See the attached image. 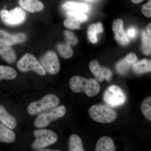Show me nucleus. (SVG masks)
<instances>
[{
    "label": "nucleus",
    "mask_w": 151,
    "mask_h": 151,
    "mask_svg": "<svg viewBox=\"0 0 151 151\" xmlns=\"http://www.w3.org/2000/svg\"><path fill=\"white\" fill-rule=\"evenodd\" d=\"M70 89L75 93L84 92L87 96L93 97L100 92V86L93 78H86L78 76L71 77L69 81Z\"/></svg>",
    "instance_id": "obj_1"
},
{
    "label": "nucleus",
    "mask_w": 151,
    "mask_h": 151,
    "mask_svg": "<svg viewBox=\"0 0 151 151\" xmlns=\"http://www.w3.org/2000/svg\"><path fill=\"white\" fill-rule=\"evenodd\" d=\"M60 100L53 94L45 95L40 100L30 103L28 106V113L32 116L37 115L57 107Z\"/></svg>",
    "instance_id": "obj_2"
},
{
    "label": "nucleus",
    "mask_w": 151,
    "mask_h": 151,
    "mask_svg": "<svg viewBox=\"0 0 151 151\" xmlns=\"http://www.w3.org/2000/svg\"><path fill=\"white\" fill-rule=\"evenodd\" d=\"M89 114L95 122L102 124H109L116 121L117 114L116 111L102 105H92L89 109Z\"/></svg>",
    "instance_id": "obj_3"
},
{
    "label": "nucleus",
    "mask_w": 151,
    "mask_h": 151,
    "mask_svg": "<svg viewBox=\"0 0 151 151\" xmlns=\"http://www.w3.org/2000/svg\"><path fill=\"white\" fill-rule=\"evenodd\" d=\"M66 112L64 105L57 106L48 111L40 113L35 119L34 125L37 129L45 128L53 121L62 118L65 116Z\"/></svg>",
    "instance_id": "obj_4"
},
{
    "label": "nucleus",
    "mask_w": 151,
    "mask_h": 151,
    "mask_svg": "<svg viewBox=\"0 0 151 151\" xmlns=\"http://www.w3.org/2000/svg\"><path fill=\"white\" fill-rule=\"evenodd\" d=\"M35 140L33 142L32 147L35 150H41L54 144L58 139L55 132L50 130L38 129L34 132Z\"/></svg>",
    "instance_id": "obj_5"
},
{
    "label": "nucleus",
    "mask_w": 151,
    "mask_h": 151,
    "mask_svg": "<svg viewBox=\"0 0 151 151\" xmlns=\"http://www.w3.org/2000/svg\"><path fill=\"white\" fill-rule=\"evenodd\" d=\"M17 67L23 72L33 71L40 76H45L46 73L35 57L29 53L24 55L19 60Z\"/></svg>",
    "instance_id": "obj_6"
},
{
    "label": "nucleus",
    "mask_w": 151,
    "mask_h": 151,
    "mask_svg": "<svg viewBox=\"0 0 151 151\" xmlns=\"http://www.w3.org/2000/svg\"><path fill=\"white\" fill-rule=\"evenodd\" d=\"M0 16L6 24L15 26L21 24L24 21L26 14L22 9L18 7L9 11L3 10L1 11Z\"/></svg>",
    "instance_id": "obj_7"
},
{
    "label": "nucleus",
    "mask_w": 151,
    "mask_h": 151,
    "mask_svg": "<svg viewBox=\"0 0 151 151\" xmlns=\"http://www.w3.org/2000/svg\"><path fill=\"white\" fill-rule=\"evenodd\" d=\"M103 98L105 102L113 106L123 105L127 100L124 91L116 85L109 86L105 91Z\"/></svg>",
    "instance_id": "obj_8"
},
{
    "label": "nucleus",
    "mask_w": 151,
    "mask_h": 151,
    "mask_svg": "<svg viewBox=\"0 0 151 151\" xmlns=\"http://www.w3.org/2000/svg\"><path fill=\"white\" fill-rule=\"evenodd\" d=\"M40 63L47 73L55 75L59 73L60 63L58 57L54 52L49 51L40 59Z\"/></svg>",
    "instance_id": "obj_9"
},
{
    "label": "nucleus",
    "mask_w": 151,
    "mask_h": 151,
    "mask_svg": "<svg viewBox=\"0 0 151 151\" xmlns=\"http://www.w3.org/2000/svg\"><path fill=\"white\" fill-rule=\"evenodd\" d=\"M112 30L114 33V37L117 42L123 46L129 43L127 33L124 29V23L121 19H117L113 22Z\"/></svg>",
    "instance_id": "obj_10"
},
{
    "label": "nucleus",
    "mask_w": 151,
    "mask_h": 151,
    "mask_svg": "<svg viewBox=\"0 0 151 151\" xmlns=\"http://www.w3.org/2000/svg\"><path fill=\"white\" fill-rule=\"evenodd\" d=\"M26 39V36L23 33L12 35L5 31L0 29V42L9 46L22 43L24 42Z\"/></svg>",
    "instance_id": "obj_11"
},
{
    "label": "nucleus",
    "mask_w": 151,
    "mask_h": 151,
    "mask_svg": "<svg viewBox=\"0 0 151 151\" xmlns=\"http://www.w3.org/2000/svg\"><path fill=\"white\" fill-rule=\"evenodd\" d=\"M62 8L65 12L82 13H85L89 11L90 7L85 3H78L69 1L62 5Z\"/></svg>",
    "instance_id": "obj_12"
},
{
    "label": "nucleus",
    "mask_w": 151,
    "mask_h": 151,
    "mask_svg": "<svg viewBox=\"0 0 151 151\" xmlns=\"http://www.w3.org/2000/svg\"><path fill=\"white\" fill-rule=\"evenodd\" d=\"M19 3L24 9L30 13L40 12L44 8L43 3L40 0H20Z\"/></svg>",
    "instance_id": "obj_13"
},
{
    "label": "nucleus",
    "mask_w": 151,
    "mask_h": 151,
    "mask_svg": "<svg viewBox=\"0 0 151 151\" xmlns=\"http://www.w3.org/2000/svg\"><path fill=\"white\" fill-rule=\"evenodd\" d=\"M0 122L11 129L17 127V121L14 117L8 112L6 108L0 105Z\"/></svg>",
    "instance_id": "obj_14"
},
{
    "label": "nucleus",
    "mask_w": 151,
    "mask_h": 151,
    "mask_svg": "<svg viewBox=\"0 0 151 151\" xmlns=\"http://www.w3.org/2000/svg\"><path fill=\"white\" fill-rule=\"evenodd\" d=\"M116 147L110 137L103 136L98 140L95 147V151H115Z\"/></svg>",
    "instance_id": "obj_15"
},
{
    "label": "nucleus",
    "mask_w": 151,
    "mask_h": 151,
    "mask_svg": "<svg viewBox=\"0 0 151 151\" xmlns=\"http://www.w3.org/2000/svg\"><path fill=\"white\" fill-rule=\"evenodd\" d=\"M0 55L9 63H13L17 59L16 55L12 47L0 42Z\"/></svg>",
    "instance_id": "obj_16"
},
{
    "label": "nucleus",
    "mask_w": 151,
    "mask_h": 151,
    "mask_svg": "<svg viewBox=\"0 0 151 151\" xmlns=\"http://www.w3.org/2000/svg\"><path fill=\"white\" fill-rule=\"evenodd\" d=\"M16 139L15 133L3 124L0 123V142L13 143Z\"/></svg>",
    "instance_id": "obj_17"
},
{
    "label": "nucleus",
    "mask_w": 151,
    "mask_h": 151,
    "mask_svg": "<svg viewBox=\"0 0 151 151\" xmlns=\"http://www.w3.org/2000/svg\"><path fill=\"white\" fill-rule=\"evenodd\" d=\"M133 70L138 74H141L150 72L151 61L150 60L144 58L139 61H136L133 64Z\"/></svg>",
    "instance_id": "obj_18"
},
{
    "label": "nucleus",
    "mask_w": 151,
    "mask_h": 151,
    "mask_svg": "<svg viewBox=\"0 0 151 151\" xmlns=\"http://www.w3.org/2000/svg\"><path fill=\"white\" fill-rule=\"evenodd\" d=\"M68 151H84L82 140L78 135L73 134L70 136L68 141Z\"/></svg>",
    "instance_id": "obj_19"
},
{
    "label": "nucleus",
    "mask_w": 151,
    "mask_h": 151,
    "mask_svg": "<svg viewBox=\"0 0 151 151\" xmlns=\"http://www.w3.org/2000/svg\"><path fill=\"white\" fill-rule=\"evenodd\" d=\"M89 68L97 81L102 82L105 80L103 67L100 66L97 60H93L91 61L89 64Z\"/></svg>",
    "instance_id": "obj_20"
},
{
    "label": "nucleus",
    "mask_w": 151,
    "mask_h": 151,
    "mask_svg": "<svg viewBox=\"0 0 151 151\" xmlns=\"http://www.w3.org/2000/svg\"><path fill=\"white\" fill-rule=\"evenodd\" d=\"M17 76L16 71L12 67L0 65V81L2 80H13Z\"/></svg>",
    "instance_id": "obj_21"
},
{
    "label": "nucleus",
    "mask_w": 151,
    "mask_h": 151,
    "mask_svg": "<svg viewBox=\"0 0 151 151\" xmlns=\"http://www.w3.org/2000/svg\"><path fill=\"white\" fill-rule=\"evenodd\" d=\"M57 50L60 56L64 59H68L73 56V51L71 45L67 42L65 43L58 44Z\"/></svg>",
    "instance_id": "obj_22"
},
{
    "label": "nucleus",
    "mask_w": 151,
    "mask_h": 151,
    "mask_svg": "<svg viewBox=\"0 0 151 151\" xmlns=\"http://www.w3.org/2000/svg\"><path fill=\"white\" fill-rule=\"evenodd\" d=\"M141 111L146 119L151 121V97H148L143 100L141 104Z\"/></svg>",
    "instance_id": "obj_23"
},
{
    "label": "nucleus",
    "mask_w": 151,
    "mask_h": 151,
    "mask_svg": "<svg viewBox=\"0 0 151 151\" xmlns=\"http://www.w3.org/2000/svg\"><path fill=\"white\" fill-rule=\"evenodd\" d=\"M151 37L148 35L145 31L142 32V50L143 53L146 55H150L151 54Z\"/></svg>",
    "instance_id": "obj_24"
},
{
    "label": "nucleus",
    "mask_w": 151,
    "mask_h": 151,
    "mask_svg": "<svg viewBox=\"0 0 151 151\" xmlns=\"http://www.w3.org/2000/svg\"><path fill=\"white\" fill-rule=\"evenodd\" d=\"M132 65L125 58L117 63L116 69L119 73L124 74L128 71Z\"/></svg>",
    "instance_id": "obj_25"
},
{
    "label": "nucleus",
    "mask_w": 151,
    "mask_h": 151,
    "mask_svg": "<svg viewBox=\"0 0 151 151\" xmlns=\"http://www.w3.org/2000/svg\"><path fill=\"white\" fill-rule=\"evenodd\" d=\"M63 24L65 27L70 29H80V23L70 17H67L64 21Z\"/></svg>",
    "instance_id": "obj_26"
},
{
    "label": "nucleus",
    "mask_w": 151,
    "mask_h": 151,
    "mask_svg": "<svg viewBox=\"0 0 151 151\" xmlns=\"http://www.w3.org/2000/svg\"><path fill=\"white\" fill-rule=\"evenodd\" d=\"M87 33L88 38L91 42L94 44L97 43L98 41L97 36L98 32L96 24H93L89 26L88 28Z\"/></svg>",
    "instance_id": "obj_27"
},
{
    "label": "nucleus",
    "mask_w": 151,
    "mask_h": 151,
    "mask_svg": "<svg viewBox=\"0 0 151 151\" xmlns=\"http://www.w3.org/2000/svg\"><path fill=\"white\" fill-rule=\"evenodd\" d=\"M67 17H70L73 18L79 22L80 23L84 22L87 20L88 18V17L85 15L84 13H74L68 12H65Z\"/></svg>",
    "instance_id": "obj_28"
},
{
    "label": "nucleus",
    "mask_w": 151,
    "mask_h": 151,
    "mask_svg": "<svg viewBox=\"0 0 151 151\" xmlns=\"http://www.w3.org/2000/svg\"><path fill=\"white\" fill-rule=\"evenodd\" d=\"M64 35L65 37L66 41L68 42L71 45H75L78 42V40L76 36L71 32L69 31H65Z\"/></svg>",
    "instance_id": "obj_29"
},
{
    "label": "nucleus",
    "mask_w": 151,
    "mask_h": 151,
    "mask_svg": "<svg viewBox=\"0 0 151 151\" xmlns=\"http://www.w3.org/2000/svg\"><path fill=\"white\" fill-rule=\"evenodd\" d=\"M142 13L145 17L148 18L151 17V0L144 4L142 7Z\"/></svg>",
    "instance_id": "obj_30"
},
{
    "label": "nucleus",
    "mask_w": 151,
    "mask_h": 151,
    "mask_svg": "<svg viewBox=\"0 0 151 151\" xmlns=\"http://www.w3.org/2000/svg\"><path fill=\"white\" fill-rule=\"evenodd\" d=\"M103 73L105 78L108 81H111L112 77V72L108 67H103Z\"/></svg>",
    "instance_id": "obj_31"
},
{
    "label": "nucleus",
    "mask_w": 151,
    "mask_h": 151,
    "mask_svg": "<svg viewBox=\"0 0 151 151\" xmlns=\"http://www.w3.org/2000/svg\"><path fill=\"white\" fill-rule=\"evenodd\" d=\"M125 58L132 65H133V64L137 60V57L136 55L134 53V52H131L129 54L127 55L126 57H125Z\"/></svg>",
    "instance_id": "obj_32"
},
{
    "label": "nucleus",
    "mask_w": 151,
    "mask_h": 151,
    "mask_svg": "<svg viewBox=\"0 0 151 151\" xmlns=\"http://www.w3.org/2000/svg\"><path fill=\"white\" fill-rule=\"evenodd\" d=\"M127 35L129 37L134 38L137 35V30L134 27H131L127 31Z\"/></svg>",
    "instance_id": "obj_33"
},
{
    "label": "nucleus",
    "mask_w": 151,
    "mask_h": 151,
    "mask_svg": "<svg viewBox=\"0 0 151 151\" xmlns=\"http://www.w3.org/2000/svg\"><path fill=\"white\" fill-rule=\"evenodd\" d=\"M96 24L97 26V32L98 33H100L103 32V25L100 22L97 23Z\"/></svg>",
    "instance_id": "obj_34"
},
{
    "label": "nucleus",
    "mask_w": 151,
    "mask_h": 151,
    "mask_svg": "<svg viewBox=\"0 0 151 151\" xmlns=\"http://www.w3.org/2000/svg\"><path fill=\"white\" fill-rule=\"evenodd\" d=\"M146 31H147V33L148 35L151 36V24L150 23L146 28Z\"/></svg>",
    "instance_id": "obj_35"
},
{
    "label": "nucleus",
    "mask_w": 151,
    "mask_h": 151,
    "mask_svg": "<svg viewBox=\"0 0 151 151\" xmlns=\"http://www.w3.org/2000/svg\"><path fill=\"white\" fill-rule=\"evenodd\" d=\"M130 1H132V2L134 4H138L142 2L144 0H130Z\"/></svg>",
    "instance_id": "obj_36"
},
{
    "label": "nucleus",
    "mask_w": 151,
    "mask_h": 151,
    "mask_svg": "<svg viewBox=\"0 0 151 151\" xmlns=\"http://www.w3.org/2000/svg\"><path fill=\"white\" fill-rule=\"evenodd\" d=\"M84 1H92V0H84Z\"/></svg>",
    "instance_id": "obj_37"
}]
</instances>
